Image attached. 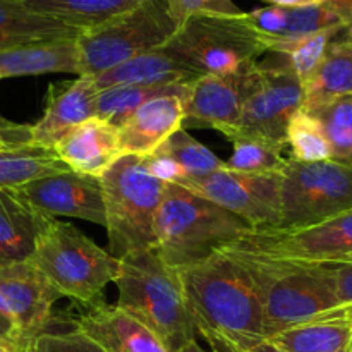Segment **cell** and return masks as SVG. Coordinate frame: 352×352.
I'll list each match as a JSON object with an SVG mask.
<instances>
[{
	"instance_id": "8992f818",
	"label": "cell",
	"mask_w": 352,
	"mask_h": 352,
	"mask_svg": "<svg viewBox=\"0 0 352 352\" xmlns=\"http://www.w3.org/2000/svg\"><path fill=\"white\" fill-rule=\"evenodd\" d=\"M62 298L82 306L102 301L103 289L116 280L120 260L102 250L72 223L50 219L30 258Z\"/></svg>"
},
{
	"instance_id": "3957f363",
	"label": "cell",
	"mask_w": 352,
	"mask_h": 352,
	"mask_svg": "<svg viewBox=\"0 0 352 352\" xmlns=\"http://www.w3.org/2000/svg\"><path fill=\"white\" fill-rule=\"evenodd\" d=\"M113 284L119 294L117 306L146 327L168 352L195 342L198 332L177 272L157 251H136L120 258Z\"/></svg>"
},
{
	"instance_id": "44dd1931",
	"label": "cell",
	"mask_w": 352,
	"mask_h": 352,
	"mask_svg": "<svg viewBox=\"0 0 352 352\" xmlns=\"http://www.w3.org/2000/svg\"><path fill=\"white\" fill-rule=\"evenodd\" d=\"M48 220L17 188L0 189V267L30 260Z\"/></svg>"
},
{
	"instance_id": "ac0fdd59",
	"label": "cell",
	"mask_w": 352,
	"mask_h": 352,
	"mask_svg": "<svg viewBox=\"0 0 352 352\" xmlns=\"http://www.w3.org/2000/svg\"><path fill=\"white\" fill-rule=\"evenodd\" d=\"M74 329L98 344L103 352H168L146 327L117 305L103 301L86 306L76 316Z\"/></svg>"
},
{
	"instance_id": "603a6c76",
	"label": "cell",
	"mask_w": 352,
	"mask_h": 352,
	"mask_svg": "<svg viewBox=\"0 0 352 352\" xmlns=\"http://www.w3.org/2000/svg\"><path fill=\"white\" fill-rule=\"evenodd\" d=\"M198 78V72L179 62L164 48H155L93 76V82L96 91H102L113 86L188 85Z\"/></svg>"
},
{
	"instance_id": "4dcf8cb0",
	"label": "cell",
	"mask_w": 352,
	"mask_h": 352,
	"mask_svg": "<svg viewBox=\"0 0 352 352\" xmlns=\"http://www.w3.org/2000/svg\"><path fill=\"white\" fill-rule=\"evenodd\" d=\"M232 143V157L226 162L227 168L248 174H278L284 172L289 157H285L282 146L253 140V138L232 134L227 136Z\"/></svg>"
},
{
	"instance_id": "7a4b0ae2",
	"label": "cell",
	"mask_w": 352,
	"mask_h": 352,
	"mask_svg": "<svg viewBox=\"0 0 352 352\" xmlns=\"http://www.w3.org/2000/svg\"><path fill=\"white\" fill-rule=\"evenodd\" d=\"M220 250L236 258L250 275L260 298L265 339L346 308L337 299L325 263L277 260L230 244Z\"/></svg>"
},
{
	"instance_id": "ffe728a7",
	"label": "cell",
	"mask_w": 352,
	"mask_h": 352,
	"mask_svg": "<svg viewBox=\"0 0 352 352\" xmlns=\"http://www.w3.org/2000/svg\"><path fill=\"white\" fill-rule=\"evenodd\" d=\"M57 157L78 174L102 177L119 160V127L100 117H91L72 127L57 144Z\"/></svg>"
},
{
	"instance_id": "74e56055",
	"label": "cell",
	"mask_w": 352,
	"mask_h": 352,
	"mask_svg": "<svg viewBox=\"0 0 352 352\" xmlns=\"http://www.w3.org/2000/svg\"><path fill=\"white\" fill-rule=\"evenodd\" d=\"M333 278L337 299L340 306H352V256L337 263H325Z\"/></svg>"
},
{
	"instance_id": "e575fe53",
	"label": "cell",
	"mask_w": 352,
	"mask_h": 352,
	"mask_svg": "<svg viewBox=\"0 0 352 352\" xmlns=\"http://www.w3.org/2000/svg\"><path fill=\"white\" fill-rule=\"evenodd\" d=\"M23 352H103V349L81 330L72 329L69 332L48 330L40 333L24 344Z\"/></svg>"
},
{
	"instance_id": "83f0119b",
	"label": "cell",
	"mask_w": 352,
	"mask_h": 352,
	"mask_svg": "<svg viewBox=\"0 0 352 352\" xmlns=\"http://www.w3.org/2000/svg\"><path fill=\"white\" fill-rule=\"evenodd\" d=\"M71 170L54 150L30 143L0 148V189H16L34 179Z\"/></svg>"
},
{
	"instance_id": "9a60e30c",
	"label": "cell",
	"mask_w": 352,
	"mask_h": 352,
	"mask_svg": "<svg viewBox=\"0 0 352 352\" xmlns=\"http://www.w3.org/2000/svg\"><path fill=\"white\" fill-rule=\"evenodd\" d=\"M250 67L229 74H205L192 81L184 98L182 127H208L219 133L236 127L246 98Z\"/></svg>"
},
{
	"instance_id": "60d3db41",
	"label": "cell",
	"mask_w": 352,
	"mask_h": 352,
	"mask_svg": "<svg viewBox=\"0 0 352 352\" xmlns=\"http://www.w3.org/2000/svg\"><path fill=\"white\" fill-rule=\"evenodd\" d=\"M0 340H14V342L23 344L19 340V337H17L12 323H10L9 320L2 315V313H0Z\"/></svg>"
},
{
	"instance_id": "277c9868",
	"label": "cell",
	"mask_w": 352,
	"mask_h": 352,
	"mask_svg": "<svg viewBox=\"0 0 352 352\" xmlns=\"http://www.w3.org/2000/svg\"><path fill=\"white\" fill-rule=\"evenodd\" d=\"M253 229L222 206L167 184L155 220V251L172 268L210 256Z\"/></svg>"
},
{
	"instance_id": "b9f144b4",
	"label": "cell",
	"mask_w": 352,
	"mask_h": 352,
	"mask_svg": "<svg viewBox=\"0 0 352 352\" xmlns=\"http://www.w3.org/2000/svg\"><path fill=\"white\" fill-rule=\"evenodd\" d=\"M243 352H285V351H282L280 347L275 346L274 342H270L268 339H265V340H261V342L254 344V346L248 347V349Z\"/></svg>"
},
{
	"instance_id": "ba28073f",
	"label": "cell",
	"mask_w": 352,
	"mask_h": 352,
	"mask_svg": "<svg viewBox=\"0 0 352 352\" xmlns=\"http://www.w3.org/2000/svg\"><path fill=\"white\" fill-rule=\"evenodd\" d=\"M177 28L167 0L141 2L78 34L79 76H96L136 55L162 48Z\"/></svg>"
},
{
	"instance_id": "d590c367",
	"label": "cell",
	"mask_w": 352,
	"mask_h": 352,
	"mask_svg": "<svg viewBox=\"0 0 352 352\" xmlns=\"http://www.w3.org/2000/svg\"><path fill=\"white\" fill-rule=\"evenodd\" d=\"M179 26L195 14H239L243 10L232 0H167Z\"/></svg>"
},
{
	"instance_id": "4316f807",
	"label": "cell",
	"mask_w": 352,
	"mask_h": 352,
	"mask_svg": "<svg viewBox=\"0 0 352 352\" xmlns=\"http://www.w3.org/2000/svg\"><path fill=\"white\" fill-rule=\"evenodd\" d=\"M79 31L31 12L16 0H0V50L34 41L76 38Z\"/></svg>"
},
{
	"instance_id": "7402d4cb",
	"label": "cell",
	"mask_w": 352,
	"mask_h": 352,
	"mask_svg": "<svg viewBox=\"0 0 352 352\" xmlns=\"http://www.w3.org/2000/svg\"><path fill=\"white\" fill-rule=\"evenodd\" d=\"M76 38L34 41V43L17 45L0 50V79L52 74V72L79 76Z\"/></svg>"
},
{
	"instance_id": "4fadbf2b",
	"label": "cell",
	"mask_w": 352,
	"mask_h": 352,
	"mask_svg": "<svg viewBox=\"0 0 352 352\" xmlns=\"http://www.w3.org/2000/svg\"><path fill=\"white\" fill-rule=\"evenodd\" d=\"M60 298L31 260L0 267V313L23 344L50 330L54 305Z\"/></svg>"
},
{
	"instance_id": "d4e9b609",
	"label": "cell",
	"mask_w": 352,
	"mask_h": 352,
	"mask_svg": "<svg viewBox=\"0 0 352 352\" xmlns=\"http://www.w3.org/2000/svg\"><path fill=\"white\" fill-rule=\"evenodd\" d=\"M285 352H352V306L272 336Z\"/></svg>"
},
{
	"instance_id": "8fae6325",
	"label": "cell",
	"mask_w": 352,
	"mask_h": 352,
	"mask_svg": "<svg viewBox=\"0 0 352 352\" xmlns=\"http://www.w3.org/2000/svg\"><path fill=\"white\" fill-rule=\"evenodd\" d=\"M239 250L299 263H337L352 256V210L301 229L258 227L230 243Z\"/></svg>"
},
{
	"instance_id": "8d00e7d4",
	"label": "cell",
	"mask_w": 352,
	"mask_h": 352,
	"mask_svg": "<svg viewBox=\"0 0 352 352\" xmlns=\"http://www.w3.org/2000/svg\"><path fill=\"white\" fill-rule=\"evenodd\" d=\"M143 164L144 167H146V170L150 172L153 177H157L158 181L165 182V184H174V182L181 181V179L186 177L181 165H179L175 160H172L170 157H167V155L160 153V151H155V153L144 157Z\"/></svg>"
},
{
	"instance_id": "f35d334b",
	"label": "cell",
	"mask_w": 352,
	"mask_h": 352,
	"mask_svg": "<svg viewBox=\"0 0 352 352\" xmlns=\"http://www.w3.org/2000/svg\"><path fill=\"white\" fill-rule=\"evenodd\" d=\"M26 141V126H0V148L10 143H24Z\"/></svg>"
},
{
	"instance_id": "9c48e42d",
	"label": "cell",
	"mask_w": 352,
	"mask_h": 352,
	"mask_svg": "<svg viewBox=\"0 0 352 352\" xmlns=\"http://www.w3.org/2000/svg\"><path fill=\"white\" fill-rule=\"evenodd\" d=\"M254 62L248 71L246 98L236 127L223 136L253 138L275 146L287 148V127L301 110L305 86L282 55Z\"/></svg>"
},
{
	"instance_id": "836d02e7",
	"label": "cell",
	"mask_w": 352,
	"mask_h": 352,
	"mask_svg": "<svg viewBox=\"0 0 352 352\" xmlns=\"http://www.w3.org/2000/svg\"><path fill=\"white\" fill-rule=\"evenodd\" d=\"M287 146L291 148V158L298 162L332 160V150L322 126L302 109L289 122Z\"/></svg>"
},
{
	"instance_id": "1f68e13d",
	"label": "cell",
	"mask_w": 352,
	"mask_h": 352,
	"mask_svg": "<svg viewBox=\"0 0 352 352\" xmlns=\"http://www.w3.org/2000/svg\"><path fill=\"white\" fill-rule=\"evenodd\" d=\"M308 113L322 126L332 150V160L352 165V96L333 100Z\"/></svg>"
},
{
	"instance_id": "f1b7e54d",
	"label": "cell",
	"mask_w": 352,
	"mask_h": 352,
	"mask_svg": "<svg viewBox=\"0 0 352 352\" xmlns=\"http://www.w3.org/2000/svg\"><path fill=\"white\" fill-rule=\"evenodd\" d=\"M342 28H330V30L318 31V33L308 34V36L292 38V40H267V50L270 54L282 55L289 67L296 72L302 81V86L308 81L309 76L315 72L318 64L322 62L329 45L336 40L339 34H342Z\"/></svg>"
},
{
	"instance_id": "5b68a950",
	"label": "cell",
	"mask_w": 352,
	"mask_h": 352,
	"mask_svg": "<svg viewBox=\"0 0 352 352\" xmlns=\"http://www.w3.org/2000/svg\"><path fill=\"white\" fill-rule=\"evenodd\" d=\"M109 253L113 258L155 250V220L167 184L146 170L143 158L124 155L100 177Z\"/></svg>"
},
{
	"instance_id": "2e32d148",
	"label": "cell",
	"mask_w": 352,
	"mask_h": 352,
	"mask_svg": "<svg viewBox=\"0 0 352 352\" xmlns=\"http://www.w3.org/2000/svg\"><path fill=\"white\" fill-rule=\"evenodd\" d=\"M188 85L175 86L144 102L122 126H119L120 155L148 157L155 153L168 138L182 129L184 120V98Z\"/></svg>"
},
{
	"instance_id": "ee69618b",
	"label": "cell",
	"mask_w": 352,
	"mask_h": 352,
	"mask_svg": "<svg viewBox=\"0 0 352 352\" xmlns=\"http://www.w3.org/2000/svg\"><path fill=\"white\" fill-rule=\"evenodd\" d=\"M179 352H215V351H205V349H203V347L199 346V344L195 340V342L188 344V346H186L184 349L179 351Z\"/></svg>"
},
{
	"instance_id": "ab89813d",
	"label": "cell",
	"mask_w": 352,
	"mask_h": 352,
	"mask_svg": "<svg viewBox=\"0 0 352 352\" xmlns=\"http://www.w3.org/2000/svg\"><path fill=\"white\" fill-rule=\"evenodd\" d=\"M270 6L277 7H305V6H316V3L325 2H340V0H263Z\"/></svg>"
},
{
	"instance_id": "30bf717a",
	"label": "cell",
	"mask_w": 352,
	"mask_h": 352,
	"mask_svg": "<svg viewBox=\"0 0 352 352\" xmlns=\"http://www.w3.org/2000/svg\"><path fill=\"white\" fill-rule=\"evenodd\" d=\"M352 210V165L336 160L298 162L280 174V226L301 229Z\"/></svg>"
},
{
	"instance_id": "d6986e66",
	"label": "cell",
	"mask_w": 352,
	"mask_h": 352,
	"mask_svg": "<svg viewBox=\"0 0 352 352\" xmlns=\"http://www.w3.org/2000/svg\"><path fill=\"white\" fill-rule=\"evenodd\" d=\"M248 19L267 40H292L330 28L347 31L352 24L349 9L339 2L305 7L267 6L248 12Z\"/></svg>"
},
{
	"instance_id": "f6af8a7d",
	"label": "cell",
	"mask_w": 352,
	"mask_h": 352,
	"mask_svg": "<svg viewBox=\"0 0 352 352\" xmlns=\"http://www.w3.org/2000/svg\"><path fill=\"white\" fill-rule=\"evenodd\" d=\"M9 124H12V122H9V120H7L6 117L0 116V126H9Z\"/></svg>"
},
{
	"instance_id": "484cf974",
	"label": "cell",
	"mask_w": 352,
	"mask_h": 352,
	"mask_svg": "<svg viewBox=\"0 0 352 352\" xmlns=\"http://www.w3.org/2000/svg\"><path fill=\"white\" fill-rule=\"evenodd\" d=\"M16 2L30 9L31 12L58 21L82 33L146 0H16Z\"/></svg>"
},
{
	"instance_id": "6da1fadb",
	"label": "cell",
	"mask_w": 352,
	"mask_h": 352,
	"mask_svg": "<svg viewBox=\"0 0 352 352\" xmlns=\"http://www.w3.org/2000/svg\"><path fill=\"white\" fill-rule=\"evenodd\" d=\"M196 332L215 352H243L265 340L260 298L243 265L226 250L175 268Z\"/></svg>"
},
{
	"instance_id": "52a82bcc",
	"label": "cell",
	"mask_w": 352,
	"mask_h": 352,
	"mask_svg": "<svg viewBox=\"0 0 352 352\" xmlns=\"http://www.w3.org/2000/svg\"><path fill=\"white\" fill-rule=\"evenodd\" d=\"M162 48L199 76L241 71L268 52L248 12L195 14Z\"/></svg>"
},
{
	"instance_id": "7c38bea8",
	"label": "cell",
	"mask_w": 352,
	"mask_h": 352,
	"mask_svg": "<svg viewBox=\"0 0 352 352\" xmlns=\"http://www.w3.org/2000/svg\"><path fill=\"white\" fill-rule=\"evenodd\" d=\"M174 184L222 206L253 229L280 226L278 174H248L226 167L203 177H184Z\"/></svg>"
},
{
	"instance_id": "7bdbcfd3",
	"label": "cell",
	"mask_w": 352,
	"mask_h": 352,
	"mask_svg": "<svg viewBox=\"0 0 352 352\" xmlns=\"http://www.w3.org/2000/svg\"><path fill=\"white\" fill-rule=\"evenodd\" d=\"M24 344L14 340H0V352H23Z\"/></svg>"
},
{
	"instance_id": "5bb4252c",
	"label": "cell",
	"mask_w": 352,
	"mask_h": 352,
	"mask_svg": "<svg viewBox=\"0 0 352 352\" xmlns=\"http://www.w3.org/2000/svg\"><path fill=\"white\" fill-rule=\"evenodd\" d=\"M17 189L45 217H71L105 227V206L98 177L64 170L34 179Z\"/></svg>"
},
{
	"instance_id": "f546056e",
	"label": "cell",
	"mask_w": 352,
	"mask_h": 352,
	"mask_svg": "<svg viewBox=\"0 0 352 352\" xmlns=\"http://www.w3.org/2000/svg\"><path fill=\"white\" fill-rule=\"evenodd\" d=\"M175 86L179 85H131L102 89L95 100V117L119 127L144 102L170 91Z\"/></svg>"
},
{
	"instance_id": "e0dca14e",
	"label": "cell",
	"mask_w": 352,
	"mask_h": 352,
	"mask_svg": "<svg viewBox=\"0 0 352 352\" xmlns=\"http://www.w3.org/2000/svg\"><path fill=\"white\" fill-rule=\"evenodd\" d=\"M96 95L93 76H78L69 82L48 86L43 116L28 126V143L54 150L72 127L95 117Z\"/></svg>"
},
{
	"instance_id": "d6a6232c",
	"label": "cell",
	"mask_w": 352,
	"mask_h": 352,
	"mask_svg": "<svg viewBox=\"0 0 352 352\" xmlns=\"http://www.w3.org/2000/svg\"><path fill=\"white\" fill-rule=\"evenodd\" d=\"M157 151L177 162L186 177H203L227 167L222 158L217 157L208 146L189 136L184 129L172 134Z\"/></svg>"
},
{
	"instance_id": "cb8c5ba5",
	"label": "cell",
	"mask_w": 352,
	"mask_h": 352,
	"mask_svg": "<svg viewBox=\"0 0 352 352\" xmlns=\"http://www.w3.org/2000/svg\"><path fill=\"white\" fill-rule=\"evenodd\" d=\"M346 96H352V36L344 31L329 45L318 67L305 82L301 109L309 112Z\"/></svg>"
}]
</instances>
